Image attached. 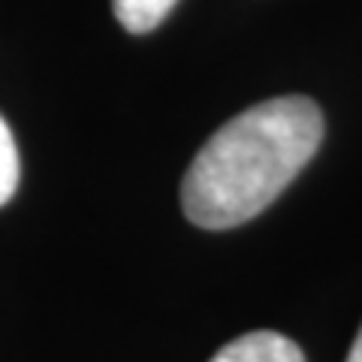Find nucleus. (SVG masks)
Wrapping results in <instances>:
<instances>
[{
	"label": "nucleus",
	"mask_w": 362,
	"mask_h": 362,
	"mask_svg": "<svg viewBox=\"0 0 362 362\" xmlns=\"http://www.w3.org/2000/svg\"><path fill=\"white\" fill-rule=\"evenodd\" d=\"M323 142V112L290 94L245 109L202 145L181 181V209L202 230H233L269 209Z\"/></svg>",
	"instance_id": "1"
},
{
	"label": "nucleus",
	"mask_w": 362,
	"mask_h": 362,
	"mask_svg": "<svg viewBox=\"0 0 362 362\" xmlns=\"http://www.w3.org/2000/svg\"><path fill=\"white\" fill-rule=\"evenodd\" d=\"M209 362H305V354L287 335L263 329L233 338Z\"/></svg>",
	"instance_id": "2"
},
{
	"label": "nucleus",
	"mask_w": 362,
	"mask_h": 362,
	"mask_svg": "<svg viewBox=\"0 0 362 362\" xmlns=\"http://www.w3.org/2000/svg\"><path fill=\"white\" fill-rule=\"evenodd\" d=\"M178 0H112V13L130 33H148L173 13Z\"/></svg>",
	"instance_id": "3"
},
{
	"label": "nucleus",
	"mask_w": 362,
	"mask_h": 362,
	"mask_svg": "<svg viewBox=\"0 0 362 362\" xmlns=\"http://www.w3.org/2000/svg\"><path fill=\"white\" fill-rule=\"evenodd\" d=\"M21 175V160H18V145L9 124L0 118V206L13 199Z\"/></svg>",
	"instance_id": "4"
},
{
	"label": "nucleus",
	"mask_w": 362,
	"mask_h": 362,
	"mask_svg": "<svg viewBox=\"0 0 362 362\" xmlns=\"http://www.w3.org/2000/svg\"><path fill=\"white\" fill-rule=\"evenodd\" d=\"M344 362H362V329H359L356 341H354V347H350V354H347Z\"/></svg>",
	"instance_id": "5"
}]
</instances>
